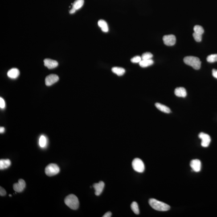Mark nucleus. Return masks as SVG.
<instances>
[{
    "label": "nucleus",
    "mask_w": 217,
    "mask_h": 217,
    "mask_svg": "<svg viewBox=\"0 0 217 217\" xmlns=\"http://www.w3.org/2000/svg\"><path fill=\"white\" fill-rule=\"evenodd\" d=\"M190 166L194 171L198 172L200 171L202 164L199 160L194 159L192 160L190 162Z\"/></svg>",
    "instance_id": "11"
},
{
    "label": "nucleus",
    "mask_w": 217,
    "mask_h": 217,
    "mask_svg": "<svg viewBox=\"0 0 217 217\" xmlns=\"http://www.w3.org/2000/svg\"><path fill=\"white\" fill-rule=\"evenodd\" d=\"M76 10H75V9H74V8H72V9H71V10H70L69 11V13L70 14H73L74 13H75V12H76Z\"/></svg>",
    "instance_id": "32"
},
{
    "label": "nucleus",
    "mask_w": 217,
    "mask_h": 217,
    "mask_svg": "<svg viewBox=\"0 0 217 217\" xmlns=\"http://www.w3.org/2000/svg\"><path fill=\"white\" fill-rule=\"evenodd\" d=\"M194 33L201 34V35H202L203 34L204 31L203 27H202V26H198V25L194 26Z\"/></svg>",
    "instance_id": "24"
},
{
    "label": "nucleus",
    "mask_w": 217,
    "mask_h": 217,
    "mask_svg": "<svg viewBox=\"0 0 217 217\" xmlns=\"http://www.w3.org/2000/svg\"><path fill=\"white\" fill-rule=\"evenodd\" d=\"M212 75L214 77L217 79V70L214 69L212 70Z\"/></svg>",
    "instance_id": "30"
},
{
    "label": "nucleus",
    "mask_w": 217,
    "mask_h": 217,
    "mask_svg": "<svg viewBox=\"0 0 217 217\" xmlns=\"http://www.w3.org/2000/svg\"><path fill=\"white\" fill-rule=\"evenodd\" d=\"M6 190H5L1 186L0 187V195L1 196H4L6 195Z\"/></svg>",
    "instance_id": "29"
},
{
    "label": "nucleus",
    "mask_w": 217,
    "mask_h": 217,
    "mask_svg": "<svg viewBox=\"0 0 217 217\" xmlns=\"http://www.w3.org/2000/svg\"><path fill=\"white\" fill-rule=\"evenodd\" d=\"M104 183L103 181H100L99 183H95L93 187L95 190V194L96 196L100 195L104 190Z\"/></svg>",
    "instance_id": "10"
},
{
    "label": "nucleus",
    "mask_w": 217,
    "mask_h": 217,
    "mask_svg": "<svg viewBox=\"0 0 217 217\" xmlns=\"http://www.w3.org/2000/svg\"><path fill=\"white\" fill-rule=\"evenodd\" d=\"M207 61L210 63H214L217 62V54H211L207 56Z\"/></svg>",
    "instance_id": "22"
},
{
    "label": "nucleus",
    "mask_w": 217,
    "mask_h": 217,
    "mask_svg": "<svg viewBox=\"0 0 217 217\" xmlns=\"http://www.w3.org/2000/svg\"><path fill=\"white\" fill-rule=\"evenodd\" d=\"M155 106L158 109L164 113H169L170 112V108L163 104H159V103H156Z\"/></svg>",
    "instance_id": "17"
},
{
    "label": "nucleus",
    "mask_w": 217,
    "mask_h": 217,
    "mask_svg": "<svg viewBox=\"0 0 217 217\" xmlns=\"http://www.w3.org/2000/svg\"><path fill=\"white\" fill-rule=\"evenodd\" d=\"M163 41L166 45L173 46L175 44L176 39L174 35H166L163 37Z\"/></svg>",
    "instance_id": "7"
},
{
    "label": "nucleus",
    "mask_w": 217,
    "mask_h": 217,
    "mask_svg": "<svg viewBox=\"0 0 217 217\" xmlns=\"http://www.w3.org/2000/svg\"><path fill=\"white\" fill-rule=\"evenodd\" d=\"M131 208L132 211L135 214H137V215L139 214V209L138 204L136 202H132L131 205Z\"/></svg>",
    "instance_id": "21"
},
{
    "label": "nucleus",
    "mask_w": 217,
    "mask_h": 217,
    "mask_svg": "<svg viewBox=\"0 0 217 217\" xmlns=\"http://www.w3.org/2000/svg\"><path fill=\"white\" fill-rule=\"evenodd\" d=\"M11 165V162L9 159H1L0 160V169L1 170L7 169Z\"/></svg>",
    "instance_id": "15"
},
{
    "label": "nucleus",
    "mask_w": 217,
    "mask_h": 217,
    "mask_svg": "<svg viewBox=\"0 0 217 217\" xmlns=\"http://www.w3.org/2000/svg\"><path fill=\"white\" fill-rule=\"evenodd\" d=\"M64 203L70 208L73 210H77L79 206V202L77 197L73 194H70L66 197Z\"/></svg>",
    "instance_id": "2"
},
{
    "label": "nucleus",
    "mask_w": 217,
    "mask_h": 217,
    "mask_svg": "<svg viewBox=\"0 0 217 217\" xmlns=\"http://www.w3.org/2000/svg\"><path fill=\"white\" fill-rule=\"evenodd\" d=\"M149 203L152 208L157 211H167L170 209L169 205L154 199H149Z\"/></svg>",
    "instance_id": "1"
},
{
    "label": "nucleus",
    "mask_w": 217,
    "mask_h": 217,
    "mask_svg": "<svg viewBox=\"0 0 217 217\" xmlns=\"http://www.w3.org/2000/svg\"><path fill=\"white\" fill-rule=\"evenodd\" d=\"M154 63V61L153 59H141V61L139 63L140 67L142 68H145V67L151 66Z\"/></svg>",
    "instance_id": "18"
},
{
    "label": "nucleus",
    "mask_w": 217,
    "mask_h": 217,
    "mask_svg": "<svg viewBox=\"0 0 217 217\" xmlns=\"http://www.w3.org/2000/svg\"><path fill=\"white\" fill-rule=\"evenodd\" d=\"M43 62H44V66L50 69L56 68L59 65L58 62L53 59H45Z\"/></svg>",
    "instance_id": "12"
},
{
    "label": "nucleus",
    "mask_w": 217,
    "mask_h": 217,
    "mask_svg": "<svg viewBox=\"0 0 217 217\" xmlns=\"http://www.w3.org/2000/svg\"><path fill=\"white\" fill-rule=\"evenodd\" d=\"M5 131V128L4 127H1L0 128V133H3Z\"/></svg>",
    "instance_id": "33"
},
{
    "label": "nucleus",
    "mask_w": 217,
    "mask_h": 217,
    "mask_svg": "<svg viewBox=\"0 0 217 217\" xmlns=\"http://www.w3.org/2000/svg\"><path fill=\"white\" fill-rule=\"evenodd\" d=\"M193 37L195 40L197 42H200L202 40V35L201 34H197L194 32L193 34Z\"/></svg>",
    "instance_id": "26"
},
{
    "label": "nucleus",
    "mask_w": 217,
    "mask_h": 217,
    "mask_svg": "<svg viewBox=\"0 0 217 217\" xmlns=\"http://www.w3.org/2000/svg\"><path fill=\"white\" fill-rule=\"evenodd\" d=\"M199 137L202 140L201 145L203 147H207L210 145L211 141V138L209 135L206 133H200L199 135Z\"/></svg>",
    "instance_id": "6"
},
{
    "label": "nucleus",
    "mask_w": 217,
    "mask_h": 217,
    "mask_svg": "<svg viewBox=\"0 0 217 217\" xmlns=\"http://www.w3.org/2000/svg\"><path fill=\"white\" fill-rule=\"evenodd\" d=\"M132 166L133 169L138 173H142L145 170V164L140 158H135L132 161Z\"/></svg>",
    "instance_id": "5"
},
{
    "label": "nucleus",
    "mask_w": 217,
    "mask_h": 217,
    "mask_svg": "<svg viewBox=\"0 0 217 217\" xmlns=\"http://www.w3.org/2000/svg\"><path fill=\"white\" fill-rule=\"evenodd\" d=\"M183 61L186 64L191 66L194 69L199 70L201 68V62L199 58L196 57L186 56L184 59Z\"/></svg>",
    "instance_id": "3"
},
{
    "label": "nucleus",
    "mask_w": 217,
    "mask_h": 217,
    "mask_svg": "<svg viewBox=\"0 0 217 217\" xmlns=\"http://www.w3.org/2000/svg\"><path fill=\"white\" fill-rule=\"evenodd\" d=\"M98 25L101 28L102 31L104 32H108V28L107 22L104 20H100L98 22Z\"/></svg>",
    "instance_id": "16"
},
{
    "label": "nucleus",
    "mask_w": 217,
    "mask_h": 217,
    "mask_svg": "<svg viewBox=\"0 0 217 217\" xmlns=\"http://www.w3.org/2000/svg\"><path fill=\"white\" fill-rule=\"evenodd\" d=\"M9 196H10V197H11V196H12V195H10V194H9Z\"/></svg>",
    "instance_id": "34"
},
{
    "label": "nucleus",
    "mask_w": 217,
    "mask_h": 217,
    "mask_svg": "<svg viewBox=\"0 0 217 217\" xmlns=\"http://www.w3.org/2000/svg\"><path fill=\"white\" fill-rule=\"evenodd\" d=\"M112 71L114 73L116 74L119 76H122L125 73V70L121 67H113L112 68Z\"/></svg>",
    "instance_id": "19"
},
{
    "label": "nucleus",
    "mask_w": 217,
    "mask_h": 217,
    "mask_svg": "<svg viewBox=\"0 0 217 217\" xmlns=\"http://www.w3.org/2000/svg\"><path fill=\"white\" fill-rule=\"evenodd\" d=\"M59 78L58 75L55 74H51L46 76L45 79L46 85L50 86L59 81Z\"/></svg>",
    "instance_id": "9"
},
{
    "label": "nucleus",
    "mask_w": 217,
    "mask_h": 217,
    "mask_svg": "<svg viewBox=\"0 0 217 217\" xmlns=\"http://www.w3.org/2000/svg\"><path fill=\"white\" fill-rule=\"evenodd\" d=\"M84 3V0H76L72 4V8L76 10H79L83 6Z\"/></svg>",
    "instance_id": "20"
},
{
    "label": "nucleus",
    "mask_w": 217,
    "mask_h": 217,
    "mask_svg": "<svg viewBox=\"0 0 217 217\" xmlns=\"http://www.w3.org/2000/svg\"><path fill=\"white\" fill-rule=\"evenodd\" d=\"M26 183L24 180L20 179L18 180V183H14L13 186V188L14 191L18 193L22 192L26 187Z\"/></svg>",
    "instance_id": "8"
},
{
    "label": "nucleus",
    "mask_w": 217,
    "mask_h": 217,
    "mask_svg": "<svg viewBox=\"0 0 217 217\" xmlns=\"http://www.w3.org/2000/svg\"><path fill=\"white\" fill-rule=\"evenodd\" d=\"M112 214L110 211H108L106 213H105L104 215H103V217H110L112 216Z\"/></svg>",
    "instance_id": "31"
},
{
    "label": "nucleus",
    "mask_w": 217,
    "mask_h": 217,
    "mask_svg": "<svg viewBox=\"0 0 217 217\" xmlns=\"http://www.w3.org/2000/svg\"><path fill=\"white\" fill-rule=\"evenodd\" d=\"M5 107V103L4 100L2 97L0 98V108H4Z\"/></svg>",
    "instance_id": "28"
},
{
    "label": "nucleus",
    "mask_w": 217,
    "mask_h": 217,
    "mask_svg": "<svg viewBox=\"0 0 217 217\" xmlns=\"http://www.w3.org/2000/svg\"><path fill=\"white\" fill-rule=\"evenodd\" d=\"M19 70L16 68H13L8 71L7 76L11 79H15L18 78L19 75Z\"/></svg>",
    "instance_id": "13"
},
{
    "label": "nucleus",
    "mask_w": 217,
    "mask_h": 217,
    "mask_svg": "<svg viewBox=\"0 0 217 217\" xmlns=\"http://www.w3.org/2000/svg\"><path fill=\"white\" fill-rule=\"evenodd\" d=\"M141 60V58L140 56H136L131 59V61L132 63H140V62Z\"/></svg>",
    "instance_id": "27"
},
{
    "label": "nucleus",
    "mask_w": 217,
    "mask_h": 217,
    "mask_svg": "<svg viewBox=\"0 0 217 217\" xmlns=\"http://www.w3.org/2000/svg\"><path fill=\"white\" fill-rule=\"evenodd\" d=\"M59 172V166L55 164H50L46 166L45 169L46 174L49 177H52L56 175Z\"/></svg>",
    "instance_id": "4"
},
{
    "label": "nucleus",
    "mask_w": 217,
    "mask_h": 217,
    "mask_svg": "<svg viewBox=\"0 0 217 217\" xmlns=\"http://www.w3.org/2000/svg\"><path fill=\"white\" fill-rule=\"evenodd\" d=\"M174 94L178 97H185L186 96V91L183 87H178L175 89Z\"/></svg>",
    "instance_id": "14"
},
{
    "label": "nucleus",
    "mask_w": 217,
    "mask_h": 217,
    "mask_svg": "<svg viewBox=\"0 0 217 217\" xmlns=\"http://www.w3.org/2000/svg\"><path fill=\"white\" fill-rule=\"evenodd\" d=\"M153 55L150 52H145L141 55V59H151L153 58Z\"/></svg>",
    "instance_id": "25"
},
{
    "label": "nucleus",
    "mask_w": 217,
    "mask_h": 217,
    "mask_svg": "<svg viewBox=\"0 0 217 217\" xmlns=\"http://www.w3.org/2000/svg\"><path fill=\"white\" fill-rule=\"evenodd\" d=\"M47 143V140L44 136L42 135L40 136L39 140V145L41 148H44Z\"/></svg>",
    "instance_id": "23"
}]
</instances>
